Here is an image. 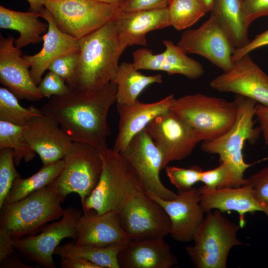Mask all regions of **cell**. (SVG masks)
Segmentation results:
<instances>
[{
  "label": "cell",
  "mask_w": 268,
  "mask_h": 268,
  "mask_svg": "<svg viewBox=\"0 0 268 268\" xmlns=\"http://www.w3.org/2000/svg\"><path fill=\"white\" fill-rule=\"evenodd\" d=\"M116 91L114 81L93 92L69 88L65 95L51 97L40 110L43 115L57 121L73 142L100 149L107 146L106 139L111 134L107 116L116 102Z\"/></svg>",
  "instance_id": "obj_1"
},
{
  "label": "cell",
  "mask_w": 268,
  "mask_h": 268,
  "mask_svg": "<svg viewBox=\"0 0 268 268\" xmlns=\"http://www.w3.org/2000/svg\"><path fill=\"white\" fill-rule=\"evenodd\" d=\"M77 67L66 81L71 89L93 92L115 79L120 56L126 49L121 42L114 20L78 40Z\"/></svg>",
  "instance_id": "obj_2"
},
{
  "label": "cell",
  "mask_w": 268,
  "mask_h": 268,
  "mask_svg": "<svg viewBox=\"0 0 268 268\" xmlns=\"http://www.w3.org/2000/svg\"><path fill=\"white\" fill-rule=\"evenodd\" d=\"M235 99L237 115L233 126L216 138L203 141L201 144L204 152L218 155L220 163L225 167V177L220 188H235L249 184L248 179L244 177L245 171L253 165L268 159L266 157L252 163L245 161L243 150L246 141L256 142L261 133L259 128L254 127L257 103L238 95Z\"/></svg>",
  "instance_id": "obj_3"
},
{
  "label": "cell",
  "mask_w": 268,
  "mask_h": 268,
  "mask_svg": "<svg viewBox=\"0 0 268 268\" xmlns=\"http://www.w3.org/2000/svg\"><path fill=\"white\" fill-rule=\"evenodd\" d=\"M52 184L15 202L4 204L0 209V228L15 240L38 234L48 223L64 214V203Z\"/></svg>",
  "instance_id": "obj_4"
},
{
  "label": "cell",
  "mask_w": 268,
  "mask_h": 268,
  "mask_svg": "<svg viewBox=\"0 0 268 268\" xmlns=\"http://www.w3.org/2000/svg\"><path fill=\"white\" fill-rule=\"evenodd\" d=\"M223 213L217 209L207 212L194 235V245L186 247L197 268H226L231 249L243 245L237 237L242 227Z\"/></svg>",
  "instance_id": "obj_5"
},
{
  "label": "cell",
  "mask_w": 268,
  "mask_h": 268,
  "mask_svg": "<svg viewBox=\"0 0 268 268\" xmlns=\"http://www.w3.org/2000/svg\"><path fill=\"white\" fill-rule=\"evenodd\" d=\"M99 151L102 173L96 188L82 205V211L93 209L99 214L117 213L130 195L142 189L135 174L119 152L108 146Z\"/></svg>",
  "instance_id": "obj_6"
},
{
  "label": "cell",
  "mask_w": 268,
  "mask_h": 268,
  "mask_svg": "<svg viewBox=\"0 0 268 268\" xmlns=\"http://www.w3.org/2000/svg\"><path fill=\"white\" fill-rule=\"evenodd\" d=\"M171 110L185 121L203 142L213 140L231 128L236 119L237 104L235 99L229 101L196 93L176 99Z\"/></svg>",
  "instance_id": "obj_7"
},
{
  "label": "cell",
  "mask_w": 268,
  "mask_h": 268,
  "mask_svg": "<svg viewBox=\"0 0 268 268\" xmlns=\"http://www.w3.org/2000/svg\"><path fill=\"white\" fill-rule=\"evenodd\" d=\"M63 160L64 168L52 184L64 201L68 194L75 193L82 205L96 188L102 173L99 149L85 143L73 142Z\"/></svg>",
  "instance_id": "obj_8"
},
{
  "label": "cell",
  "mask_w": 268,
  "mask_h": 268,
  "mask_svg": "<svg viewBox=\"0 0 268 268\" xmlns=\"http://www.w3.org/2000/svg\"><path fill=\"white\" fill-rule=\"evenodd\" d=\"M45 7L57 27L77 40L114 20L120 11L118 6L95 0H47Z\"/></svg>",
  "instance_id": "obj_9"
},
{
  "label": "cell",
  "mask_w": 268,
  "mask_h": 268,
  "mask_svg": "<svg viewBox=\"0 0 268 268\" xmlns=\"http://www.w3.org/2000/svg\"><path fill=\"white\" fill-rule=\"evenodd\" d=\"M117 214L122 228L131 240L164 238L170 234L171 224L168 214L142 189L130 195Z\"/></svg>",
  "instance_id": "obj_10"
},
{
  "label": "cell",
  "mask_w": 268,
  "mask_h": 268,
  "mask_svg": "<svg viewBox=\"0 0 268 268\" xmlns=\"http://www.w3.org/2000/svg\"><path fill=\"white\" fill-rule=\"evenodd\" d=\"M82 214L81 210L68 206L64 209L61 218L47 224L40 233L15 239L14 247L24 257L39 266L55 268L54 252L64 239L76 240L77 222Z\"/></svg>",
  "instance_id": "obj_11"
},
{
  "label": "cell",
  "mask_w": 268,
  "mask_h": 268,
  "mask_svg": "<svg viewBox=\"0 0 268 268\" xmlns=\"http://www.w3.org/2000/svg\"><path fill=\"white\" fill-rule=\"evenodd\" d=\"M135 174L145 193H151L164 200H173L177 194L161 182L162 155L153 140L144 130L135 135L127 146L119 152Z\"/></svg>",
  "instance_id": "obj_12"
},
{
  "label": "cell",
  "mask_w": 268,
  "mask_h": 268,
  "mask_svg": "<svg viewBox=\"0 0 268 268\" xmlns=\"http://www.w3.org/2000/svg\"><path fill=\"white\" fill-rule=\"evenodd\" d=\"M144 130L162 155L163 169L171 161L186 158L201 141L192 127L171 110L154 118Z\"/></svg>",
  "instance_id": "obj_13"
},
{
  "label": "cell",
  "mask_w": 268,
  "mask_h": 268,
  "mask_svg": "<svg viewBox=\"0 0 268 268\" xmlns=\"http://www.w3.org/2000/svg\"><path fill=\"white\" fill-rule=\"evenodd\" d=\"M177 45L186 54L204 57L223 72L233 67L235 48L212 15L199 27L184 31Z\"/></svg>",
  "instance_id": "obj_14"
},
{
  "label": "cell",
  "mask_w": 268,
  "mask_h": 268,
  "mask_svg": "<svg viewBox=\"0 0 268 268\" xmlns=\"http://www.w3.org/2000/svg\"><path fill=\"white\" fill-rule=\"evenodd\" d=\"M209 85L217 91L235 93L268 107V75L249 54L234 61L230 70L212 79Z\"/></svg>",
  "instance_id": "obj_15"
},
{
  "label": "cell",
  "mask_w": 268,
  "mask_h": 268,
  "mask_svg": "<svg viewBox=\"0 0 268 268\" xmlns=\"http://www.w3.org/2000/svg\"><path fill=\"white\" fill-rule=\"evenodd\" d=\"M11 35L0 34V82L18 99L37 101L44 97L30 74V66Z\"/></svg>",
  "instance_id": "obj_16"
},
{
  "label": "cell",
  "mask_w": 268,
  "mask_h": 268,
  "mask_svg": "<svg viewBox=\"0 0 268 268\" xmlns=\"http://www.w3.org/2000/svg\"><path fill=\"white\" fill-rule=\"evenodd\" d=\"M164 208L170 218V235L176 241L186 243L193 241L194 235L204 218L200 203L199 189L192 188L178 191L173 200H164L151 193H145Z\"/></svg>",
  "instance_id": "obj_17"
},
{
  "label": "cell",
  "mask_w": 268,
  "mask_h": 268,
  "mask_svg": "<svg viewBox=\"0 0 268 268\" xmlns=\"http://www.w3.org/2000/svg\"><path fill=\"white\" fill-rule=\"evenodd\" d=\"M23 135L43 166L63 159L73 142L57 121L43 115L29 120L23 127Z\"/></svg>",
  "instance_id": "obj_18"
},
{
  "label": "cell",
  "mask_w": 268,
  "mask_h": 268,
  "mask_svg": "<svg viewBox=\"0 0 268 268\" xmlns=\"http://www.w3.org/2000/svg\"><path fill=\"white\" fill-rule=\"evenodd\" d=\"M76 230L74 242L78 245L124 246L131 241L122 228L117 214L113 211L102 214L93 209L83 211Z\"/></svg>",
  "instance_id": "obj_19"
},
{
  "label": "cell",
  "mask_w": 268,
  "mask_h": 268,
  "mask_svg": "<svg viewBox=\"0 0 268 268\" xmlns=\"http://www.w3.org/2000/svg\"><path fill=\"white\" fill-rule=\"evenodd\" d=\"M165 51L155 54L146 48L138 49L133 54V65L137 70L145 69L165 71L169 74L183 75L196 79L203 75L202 65L190 58L171 40L163 41Z\"/></svg>",
  "instance_id": "obj_20"
},
{
  "label": "cell",
  "mask_w": 268,
  "mask_h": 268,
  "mask_svg": "<svg viewBox=\"0 0 268 268\" xmlns=\"http://www.w3.org/2000/svg\"><path fill=\"white\" fill-rule=\"evenodd\" d=\"M200 203L205 213L217 209L222 212L234 211L239 216V224L245 225V215L247 213L261 211L268 217V205L257 198L252 185L249 184L235 188L199 189Z\"/></svg>",
  "instance_id": "obj_21"
},
{
  "label": "cell",
  "mask_w": 268,
  "mask_h": 268,
  "mask_svg": "<svg viewBox=\"0 0 268 268\" xmlns=\"http://www.w3.org/2000/svg\"><path fill=\"white\" fill-rule=\"evenodd\" d=\"M175 100L172 94L153 103H145L137 99L129 105L117 104L119 131L113 149L118 152L122 151L154 118L169 111Z\"/></svg>",
  "instance_id": "obj_22"
},
{
  "label": "cell",
  "mask_w": 268,
  "mask_h": 268,
  "mask_svg": "<svg viewBox=\"0 0 268 268\" xmlns=\"http://www.w3.org/2000/svg\"><path fill=\"white\" fill-rule=\"evenodd\" d=\"M40 15L48 23V30L43 36V47L36 54L23 56L30 66L31 76L37 85L53 62L61 57L80 51L78 40L61 31L46 7Z\"/></svg>",
  "instance_id": "obj_23"
},
{
  "label": "cell",
  "mask_w": 268,
  "mask_h": 268,
  "mask_svg": "<svg viewBox=\"0 0 268 268\" xmlns=\"http://www.w3.org/2000/svg\"><path fill=\"white\" fill-rule=\"evenodd\" d=\"M120 268H172L178 263L163 237L131 240L118 256Z\"/></svg>",
  "instance_id": "obj_24"
},
{
  "label": "cell",
  "mask_w": 268,
  "mask_h": 268,
  "mask_svg": "<svg viewBox=\"0 0 268 268\" xmlns=\"http://www.w3.org/2000/svg\"><path fill=\"white\" fill-rule=\"evenodd\" d=\"M113 20L119 39L125 48L146 46L148 32L171 26L167 7L133 12L120 11Z\"/></svg>",
  "instance_id": "obj_25"
},
{
  "label": "cell",
  "mask_w": 268,
  "mask_h": 268,
  "mask_svg": "<svg viewBox=\"0 0 268 268\" xmlns=\"http://www.w3.org/2000/svg\"><path fill=\"white\" fill-rule=\"evenodd\" d=\"M40 17L37 12L17 11L0 6V27L18 32L19 36L14 43L19 49L43 41L42 35L47 32L48 23L41 21Z\"/></svg>",
  "instance_id": "obj_26"
},
{
  "label": "cell",
  "mask_w": 268,
  "mask_h": 268,
  "mask_svg": "<svg viewBox=\"0 0 268 268\" xmlns=\"http://www.w3.org/2000/svg\"><path fill=\"white\" fill-rule=\"evenodd\" d=\"M235 49L246 45L250 41L244 23L240 0H213L211 10Z\"/></svg>",
  "instance_id": "obj_27"
},
{
  "label": "cell",
  "mask_w": 268,
  "mask_h": 268,
  "mask_svg": "<svg viewBox=\"0 0 268 268\" xmlns=\"http://www.w3.org/2000/svg\"><path fill=\"white\" fill-rule=\"evenodd\" d=\"M138 70L133 63L123 62L119 65L114 80L117 84V104H131L137 100L139 95L148 86L162 82L160 74L145 75Z\"/></svg>",
  "instance_id": "obj_28"
},
{
  "label": "cell",
  "mask_w": 268,
  "mask_h": 268,
  "mask_svg": "<svg viewBox=\"0 0 268 268\" xmlns=\"http://www.w3.org/2000/svg\"><path fill=\"white\" fill-rule=\"evenodd\" d=\"M64 166L63 159L43 166L37 172L28 178H22L20 176L17 177L13 183L4 204L17 201L49 185L60 175Z\"/></svg>",
  "instance_id": "obj_29"
},
{
  "label": "cell",
  "mask_w": 268,
  "mask_h": 268,
  "mask_svg": "<svg viewBox=\"0 0 268 268\" xmlns=\"http://www.w3.org/2000/svg\"><path fill=\"white\" fill-rule=\"evenodd\" d=\"M123 246L78 245L72 240L58 246L54 252V255L60 258L76 257L83 258L98 265L101 268H120L118 256Z\"/></svg>",
  "instance_id": "obj_30"
},
{
  "label": "cell",
  "mask_w": 268,
  "mask_h": 268,
  "mask_svg": "<svg viewBox=\"0 0 268 268\" xmlns=\"http://www.w3.org/2000/svg\"><path fill=\"white\" fill-rule=\"evenodd\" d=\"M23 130V127L0 120V149H12L16 166L22 160L26 162L33 160L36 154L24 140Z\"/></svg>",
  "instance_id": "obj_31"
},
{
  "label": "cell",
  "mask_w": 268,
  "mask_h": 268,
  "mask_svg": "<svg viewBox=\"0 0 268 268\" xmlns=\"http://www.w3.org/2000/svg\"><path fill=\"white\" fill-rule=\"evenodd\" d=\"M167 7L171 26L178 30L189 28L207 12L199 0H169Z\"/></svg>",
  "instance_id": "obj_32"
},
{
  "label": "cell",
  "mask_w": 268,
  "mask_h": 268,
  "mask_svg": "<svg viewBox=\"0 0 268 268\" xmlns=\"http://www.w3.org/2000/svg\"><path fill=\"white\" fill-rule=\"evenodd\" d=\"M18 100L7 88H0V120L24 127L32 117L42 115L40 109L24 108Z\"/></svg>",
  "instance_id": "obj_33"
},
{
  "label": "cell",
  "mask_w": 268,
  "mask_h": 268,
  "mask_svg": "<svg viewBox=\"0 0 268 268\" xmlns=\"http://www.w3.org/2000/svg\"><path fill=\"white\" fill-rule=\"evenodd\" d=\"M10 148L0 149V209L3 206L14 180L20 175L15 167Z\"/></svg>",
  "instance_id": "obj_34"
},
{
  "label": "cell",
  "mask_w": 268,
  "mask_h": 268,
  "mask_svg": "<svg viewBox=\"0 0 268 268\" xmlns=\"http://www.w3.org/2000/svg\"><path fill=\"white\" fill-rule=\"evenodd\" d=\"M165 171L171 183L179 191H183L192 188L195 184L200 182L202 170L196 165L189 168L167 166Z\"/></svg>",
  "instance_id": "obj_35"
},
{
  "label": "cell",
  "mask_w": 268,
  "mask_h": 268,
  "mask_svg": "<svg viewBox=\"0 0 268 268\" xmlns=\"http://www.w3.org/2000/svg\"><path fill=\"white\" fill-rule=\"evenodd\" d=\"M66 81L58 74L49 71L37 85L42 96L49 99L53 96H60L66 94L69 88Z\"/></svg>",
  "instance_id": "obj_36"
},
{
  "label": "cell",
  "mask_w": 268,
  "mask_h": 268,
  "mask_svg": "<svg viewBox=\"0 0 268 268\" xmlns=\"http://www.w3.org/2000/svg\"><path fill=\"white\" fill-rule=\"evenodd\" d=\"M79 59V51L67 54L53 62L48 69L58 74L66 81L73 75Z\"/></svg>",
  "instance_id": "obj_37"
},
{
  "label": "cell",
  "mask_w": 268,
  "mask_h": 268,
  "mask_svg": "<svg viewBox=\"0 0 268 268\" xmlns=\"http://www.w3.org/2000/svg\"><path fill=\"white\" fill-rule=\"evenodd\" d=\"M241 5L244 23L247 28L256 19L268 16V0H242Z\"/></svg>",
  "instance_id": "obj_38"
},
{
  "label": "cell",
  "mask_w": 268,
  "mask_h": 268,
  "mask_svg": "<svg viewBox=\"0 0 268 268\" xmlns=\"http://www.w3.org/2000/svg\"><path fill=\"white\" fill-rule=\"evenodd\" d=\"M247 179L258 199L268 205V166L263 168Z\"/></svg>",
  "instance_id": "obj_39"
},
{
  "label": "cell",
  "mask_w": 268,
  "mask_h": 268,
  "mask_svg": "<svg viewBox=\"0 0 268 268\" xmlns=\"http://www.w3.org/2000/svg\"><path fill=\"white\" fill-rule=\"evenodd\" d=\"M169 0H126L121 6L120 11L133 12L167 7Z\"/></svg>",
  "instance_id": "obj_40"
},
{
  "label": "cell",
  "mask_w": 268,
  "mask_h": 268,
  "mask_svg": "<svg viewBox=\"0 0 268 268\" xmlns=\"http://www.w3.org/2000/svg\"><path fill=\"white\" fill-rule=\"evenodd\" d=\"M226 174L224 164H220L216 168L206 171H202L200 182L204 184V188L213 190L220 188L223 183Z\"/></svg>",
  "instance_id": "obj_41"
},
{
  "label": "cell",
  "mask_w": 268,
  "mask_h": 268,
  "mask_svg": "<svg viewBox=\"0 0 268 268\" xmlns=\"http://www.w3.org/2000/svg\"><path fill=\"white\" fill-rule=\"evenodd\" d=\"M267 46H268V29L257 35L246 45L235 49L233 53L232 60L234 62L246 55L249 54L257 49Z\"/></svg>",
  "instance_id": "obj_42"
},
{
  "label": "cell",
  "mask_w": 268,
  "mask_h": 268,
  "mask_svg": "<svg viewBox=\"0 0 268 268\" xmlns=\"http://www.w3.org/2000/svg\"><path fill=\"white\" fill-rule=\"evenodd\" d=\"M14 241L6 230L0 228V262L15 253Z\"/></svg>",
  "instance_id": "obj_43"
},
{
  "label": "cell",
  "mask_w": 268,
  "mask_h": 268,
  "mask_svg": "<svg viewBox=\"0 0 268 268\" xmlns=\"http://www.w3.org/2000/svg\"><path fill=\"white\" fill-rule=\"evenodd\" d=\"M255 116L259 124V128L265 143L268 146V107L257 104Z\"/></svg>",
  "instance_id": "obj_44"
},
{
  "label": "cell",
  "mask_w": 268,
  "mask_h": 268,
  "mask_svg": "<svg viewBox=\"0 0 268 268\" xmlns=\"http://www.w3.org/2000/svg\"><path fill=\"white\" fill-rule=\"evenodd\" d=\"M61 267L62 268H101L89 261L76 257L61 258Z\"/></svg>",
  "instance_id": "obj_45"
},
{
  "label": "cell",
  "mask_w": 268,
  "mask_h": 268,
  "mask_svg": "<svg viewBox=\"0 0 268 268\" xmlns=\"http://www.w3.org/2000/svg\"><path fill=\"white\" fill-rule=\"evenodd\" d=\"M38 266L37 264L29 265L22 263L19 256L15 254L0 262V268H35Z\"/></svg>",
  "instance_id": "obj_46"
},
{
  "label": "cell",
  "mask_w": 268,
  "mask_h": 268,
  "mask_svg": "<svg viewBox=\"0 0 268 268\" xmlns=\"http://www.w3.org/2000/svg\"><path fill=\"white\" fill-rule=\"evenodd\" d=\"M29 4V11L41 13L45 8L47 0H26Z\"/></svg>",
  "instance_id": "obj_47"
},
{
  "label": "cell",
  "mask_w": 268,
  "mask_h": 268,
  "mask_svg": "<svg viewBox=\"0 0 268 268\" xmlns=\"http://www.w3.org/2000/svg\"><path fill=\"white\" fill-rule=\"evenodd\" d=\"M96 1L105 3L110 4L120 8L121 6L126 0H95Z\"/></svg>",
  "instance_id": "obj_48"
},
{
  "label": "cell",
  "mask_w": 268,
  "mask_h": 268,
  "mask_svg": "<svg viewBox=\"0 0 268 268\" xmlns=\"http://www.w3.org/2000/svg\"><path fill=\"white\" fill-rule=\"evenodd\" d=\"M205 7L207 12L211 11L213 0H199Z\"/></svg>",
  "instance_id": "obj_49"
},
{
  "label": "cell",
  "mask_w": 268,
  "mask_h": 268,
  "mask_svg": "<svg viewBox=\"0 0 268 268\" xmlns=\"http://www.w3.org/2000/svg\"><path fill=\"white\" fill-rule=\"evenodd\" d=\"M241 0V2L242 0Z\"/></svg>",
  "instance_id": "obj_50"
}]
</instances>
